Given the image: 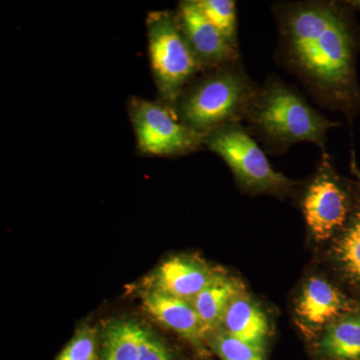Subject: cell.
<instances>
[{
	"mask_svg": "<svg viewBox=\"0 0 360 360\" xmlns=\"http://www.w3.org/2000/svg\"><path fill=\"white\" fill-rule=\"evenodd\" d=\"M357 184L354 210L345 227L331 239L328 257L341 281L360 297V184Z\"/></svg>",
	"mask_w": 360,
	"mask_h": 360,
	"instance_id": "7c38bea8",
	"label": "cell"
},
{
	"mask_svg": "<svg viewBox=\"0 0 360 360\" xmlns=\"http://www.w3.org/2000/svg\"><path fill=\"white\" fill-rule=\"evenodd\" d=\"M96 338L92 329L78 330L56 360H96Z\"/></svg>",
	"mask_w": 360,
	"mask_h": 360,
	"instance_id": "d6986e66",
	"label": "cell"
},
{
	"mask_svg": "<svg viewBox=\"0 0 360 360\" xmlns=\"http://www.w3.org/2000/svg\"><path fill=\"white\" fill-rule=\"evenodd\" d=\"M219 272L196 255H175L153 272L149 279L148 290L191 302Z\"/></svg>",
	"mask_w": 360,
	"mask_h": 360,
	"instance_id": "30bf717a",
	"label": "cell"
},
{
	"mask_svg": "<svg viewBox=\"0 0 360 360\" xmlns=\"http://www.w3.org/2000/svg\"><path fill=\"white\" fill-rule=\"evenodd\" d=\"M352 167H354V174L356 175V177H357V181L359 182V184H360V172H359V168H357L356 167H355V162L354 161V162H352Z\"/></svg>",
	"mask_w": 360,
	"mask_h": 360,
	"instance_id": "44dd1931",
	"label": "cell"
},
{
	"mask_svg": "<svg viewBox=\"0 0 360 360\" xmlns=\"http://www.w3.org/2000/svg\"><path fill=\"white\" fill-rule=\"evenodd\" d=\"M279 58L317 101L352 122L360 110L359 39L352 14L333 1L278 6Z\"/></svg>",
	"mask_w": 360,
	"mask_h": 360,
	"instance_id": "6da1fadb",
	"label": "cell"
},
{
	"mask_svg": "<svg viewBox=\"0 0 360 360\" xmlns=\"http://www.w3.org/2000/svg\"><path fill=\"white\" fill-rule=\"evenodd\" d=\"M200 11L220 33L238 47V13L233 0H196Z\"/></svg>",
	"mask_w": 360,
	"mask_h": 360,
	"instance_id": "e0dca14e",
	"label": "cell"
},
{
	"mask_svg": "<svg viewBox=\"0 0 360 360\" xmlns=\"http://www.w3.org/2000/svg\"><path fill=\"white\" fill-rule=\"evenodd\" d=\"M143 307L155 321L186 338L194 347L202 349L208 342V333L193 303L148 290L142 298Z\"/></svg>",
	"mask_w": 360,
	"mask_h": 360,
	"instance_id": "8fae6325",
	"label": "cell"
},
{
	"mask_svg": "<svg viewBox=\"0 0 360 360\" xmlns=\"http://www.w3.org/2000/svg\"><path fill=\"white\" fill-rule=\"evenodd\" d=\"M359 300L345 295L328 279L311 276L303 283L296 298L295 321L305 335L314 338L354 309Z\"/></svg>",
	"mask_w": 360,
	"mask_h": 360,
	"instance_id": "ba28073f",
	"label": "cell"
},
{
	"mask_svg": "<svg viewBox=\"0 0 360 360\" xmlns=\"http://www.w3.org/2000/svg\"><path fill=\"white\" fill-rule=\"evenodd\" d=\"M220 329L262 350L271 333L269 316L245 290L229 303Z\"/></svg>",
	"mask_w": 360,
	"mask_h": 360,
	"instance_id": "4fadbf2b",
	"label": "cell"
},
{
	"mask_svg": "<svg viewBox=\"0 0 360 360\" xmlns=\"http://www.w3.org/2000/svg\"><path fill=\"white\" fill-rule=\"evenodd\" d=\"M139 360H175L170 348L160 338L144 328Z\"/></svg>",
	"mask_w": 360,
	"mask_h": 360,
	"instance_id": "ffe728a7",
	"label": "cell"
},
{
	"mask_svg": "<svg viewBox=\"0 0 360 360\" xmlns=\"http://www.w3.org/2000/svg\"><path fill=\"white\" fill-rule=\"evenodd\" d=\"M129 113L141 155L174 158L193 153L205 144V135L184 125L167 103L134 96L129 101Z\"/></svg>",
	"mask_w": 360,
	"mask_h": 360,
	"instance_id": "8992f818",
	"label": "cell"
},
{
	"mask_svg": "<svg viewBox=\"0 0 360 360\" xmlns=\"http://www.w3.org/2000/svg\"><path fill=\"white\" fill-rule=\"evenodd\" d=\"M257 89L236 63L195 78L182 92L174 110L180 122L206 136L245 120Z\"/></svg>",
	"mask_w": 360,
	"mask_h": 360,
	"instance_id": "3957f363",
	"label": "cell"
},
{
	"mask_svg": "<svg viewBox=\"0 0 360 360\" xmlns=\"http://www.w3.org/2000/svg\"><path fill=\"white\" fill-rule=\"evenodd\" d=\"M143 326L131 321H117L106 328L101 360H139Z\"/></svg>",
	"mask_w": 360,
	"mask_h": 360,
	"instance_id": "2e32d148",
	"label": "cell"
},
{
	"mask_svg": "<svg viewBox=\"0 0 360 360\" xmlns=\"http://www.w3.org/2000/svg\"><path fill=\"white\" fill-rule=\"evenodd\" d=\"M314 340L315 354L321 359L360 360V300Z\"/></svg>",
	"mask_w": 360,
	"mask_h": 360,
	"instance_id": "5bb4252c",
	"label": "cell"
},
{
	"mask_svg": "<svg viewBox=\"0 0 360 360\" xmlns=\"http://www.w3.org/2000/svg\"><path fill=\"white\" fill-rule=\"evenodd\" d=\"M176 15L187 44L203 70L238 63V47L205 18L196 0L180 2Z\"/></svg>",
	"mask_w": 360,
	"mask_h": 360,
	"instance_id": "9c48e42d",
	"label": "cell"
},
{
	"mask_svg": "<svg viewBox=\"0 0 360 360\" xmlns=\"http://www.w3.org/2000/svg\"><path fill=\"white\" fill-rule=\"evenodd\" d=\"M245 290V285L238 278L220 271L212 283L193 298L191 303L207 330L208 336L221 328L229 303Z\"/></svg>",
	"mask_w": 360,
	"mask_h": 360,
	"instance_id": "9a60e30c",
	"label": "cell"
},
{
	"mask_svg": "<svg viewBox=\"0 0 360 360\" xmlns=\"http://www.w3.org/2000/svg\"><path fill=\"white\" fill-rule=\"evenodd\" d=\"M146 28L156 87L163 103L174 108L202 68L187 44L176 13L151 11L146 18Z\"/></svg>",
	"mask_w": 360,
	"mask_h": 360,
	"instance_id": "277c9868",
	"label": "cell"
},
{
	"mask_svg": "<svg viewBox=\"0 0 360 360\" xmlns=\"http://www.w3.org/2000/svg\"><path fill=\"white\" fill-rule=\"evenodd\" d=\"M245 120L253 131L281 150L297 142L309 141L326 149V134L340 123L324 117L300 92L276 77H270L258 89Z\"/></svg>",
	"mask_w": 360,
	"mask_h": 360,
	"instance_id": "7a4b0ae2",
	"label": "cell"
},
{
	"mask_svg": "<svg viewBox=\"0 0 360 360\" xmlns=\"http://www.w3.org/2000/svg\"><path fill=\"white\" fill-rule=\"evenodd\" d=\"M347 4H349L350 6L354 7L355 9L360 11V0H359V1H349L347 2Z\"/></svg>",
	"mask_w": 360,
	"mask_h": 360,
	"instance_id": "7402d4cb",
	"label": "cell"
},
{
	"mask_svg": "<svg viewBox=\"0 0 360 360\" xmlns=\"http://www.w3.org/2000/svg\"><path fill=\"white\" fill-rule=\"evenodd\" d=\"M208 343L222 360H264V350L239 340L222 329L208 336Z\"/></svg>",
	"mask_w": 360,
	"mask_h": 360,
	"instance_id": "ac0fdd59",
	"label": "cell"
},
{
	"mask_svg": "<svg viewBox=\"0 0 360 360\" xmlns=\"http://www.w3.org/2000/svg\"><path fill=\"white\" fill-rule=\"evenodd\" d=\"M359 184L345 180L324 155L302 198V212L310 236L330 241L347 224L356 200Z\"/></svg>",
	"mask_w": 360,
	"mask_h": 360,
	"instance_id": "52a82bcc",
	"label": "cell"
},
{
	"mask_svg": "<svg viewBox=\"0 0 360 360\" xmlns=\"http://www.w3.org/2000/svg\"><path fill=\"white\" fill-rule=\"evenodd\" d=\"M205 146L226 162L246 193L283 195L296 186L295 181L272 168L264 150L239 122L206 135Z\"/></svg>",
	"mask_w": 360,
	"mask_h": 360,
	"instance_id": "5b68a950",
	"label": "cell"
}]
</instances>
